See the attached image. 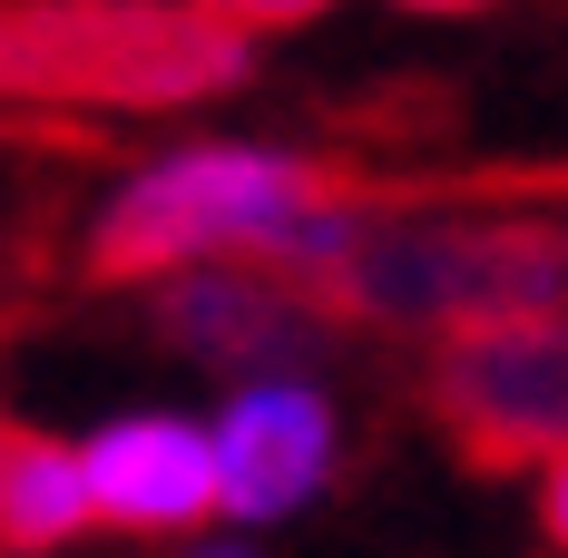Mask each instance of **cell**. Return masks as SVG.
Segmentation results:
<instances>
[{"mask_svg":"<svg viewBox=\"0 0 568 558\" xmlns=\"http://www.w3.org/2000/svg\"><path fill=\"white\" fill-rule=\"evenodd\" d=\"M363 206H343L304 158L275 148H186L158 158L109 196L89 225V275L99 284H148V275H196L226 255H265L294 275H334L363 235Z\"/></svg>","mask_w":568,"mask_h":558,"instance_id":"6da1fadb","label":"cell"},{"mask_svg":"<svg viewBox=\"0 0 568 558\" xmlns=\"http://www.w3.org/2000/svg\"><path fill=\"white\" fill-rule=\"evenodd\" d=\"M235 69L245 40L196 0H0V99L20 109H186Z\"/></svg>","mask_w":568,"mask_h":558,"instance_id":"7a4b0ae2","label":"cell"},{"mask_svg":"<svg viewBox=\"0 0 568 558\" xmlns=\"http://www.w3.org/2000/svg\"><path fill=\"white\" fill-rule=\"evenodd\" d=\"M343 304L383 314V324H529L568 304V235L559 225H363L353 255L324 275Z\"/></svg>","mask_w":568,"mask_h":558,"instance_id":"3957f363","label":"cell"},{"mask_svg":"<svg viewBox=\"0 0 568 558\" xmlns=\"http://www.w3.org/2000/svg\"><path fill=\"white\" fill-rule=\"evenodd\" d=\"M442 412L470 450L510 460V450H568V304L529 324H490L442 353Z\"/></svg>","mask_w":568,"mask_h":558,"instance_id":"277c9868","label":"cell"},{"mask_svg":"<svg viewBox=\"0 0 568 558\" xmlns=\"http://www.w3.org/2000/svg\"><path fill=\"white\" fill-rule=\"evenodd\" d=\"M206 460H216V509H226V519H284V509L314 500L324 470H334V402L314 383L255 373V383L216 412Z\"/></svg>","mask_w":568,"mask_h":558,"instance_id":"5b68a950","label":"cell"},{"mask_svg":"<svg viewBox=\"0 0 568 558\" xmlns=\"http://www.w3.org/2000/svg\"><path fill=\"white\" fill-rule=\"evenodd\" d=\"M79 480H89V519L138 529V539H176L196 519H216V460L206 432L176 412H128L109 432L79 442Z\"/></svg>","mask_w":568,"mask_h":558,"instance_id":"8992f818","label":"cell"},{"mask_svg":"<svg viewBox=\"0 0 568 558\" xmlns=\"http://www.w3.org/2000/svg\"><path fill=\"white\" fill-rule=\"evenodd\" d=\"M168 334L206 363H284L314 343V304L284 294L265 275H226V265H196L168 284Z\"/></svg>","mask_w":568,"mask_h":558,"instance_id":"52a82bcc","label":"cell"},{"mask_svg":"<svg viewBox=\"0 0 568 558\" xmlns=\"http://www.w3.org/2000/svg\"><path fill=\"white\" fill-rule=\"evenodd\" d=\"M79 529H89L79 450L50 442V432H10V450H0V549L40 558V549H69Z\"/></svg>","mask_w":568,"mask_h":558,"instance_id":"ba28073f","label":"cell"},{"mask_svg":"<svg viewBox=\"0 0 568 558\" xmlns=\"http://www.w3.org/2000/svg\"><path fill=\"white\" fill-rule=\"evenodd\" d=\"M226 40H255V30H294V20H314V10H334V0H196Z\"/></svg>","mask_w":568,"mask_h":558,"instance_id":"9c48e42d","label":"cell"},{"mask_svg":"<svg viewBox=\"0 0 568 558\" xmlns=\"http://www.w3.org/2000/svg\"><path fill=\"white\" fill-rule=\"evenodd\" d=\"M549 529H559V549H568V450L549 460Z\"/></svg>","mask_w":568,"mask_h":558,"instance_id":"30bf717a","label":"cell"},{"mask_svg":"<svg viewBox=\"0 0 568 558\" xmlns=\"http://www.w3.org/2000/svg\"><path fill=\"white\" fill-rule=\"evenodd\" d=\"M402 10H432V20H452V10H480V0H402Z\"/></svg>","mask_w":568,"mask_h":558,"instance_id":"8fae6325","label":"cell"},{"mask_svg":"<svg viewBox=\"0 0 568 558\" xmlns=\"http://www.w3.org/2000/svg\"><path fill=\"white\" fill-rule=\"evenodd\" d=\"M196 558H245V549H196Z\"/></svg>","mask_w":568,"mask_h":558,"instance_id":"7c38bea8","label":"cell"},{"mask_svg":"<svg viewBox=\"0 0 568 558\" xmlns=\"http://www.w3.org/2000/svg\"><path fill=\"white\" fill-rule=\"evenodd\" d=\"M0 450H10V432H0Z\"/></svg>","mask_w":568,"mask_h":558,"instance_id":"4fadbf2b","label":"cell"}]
</instances>
